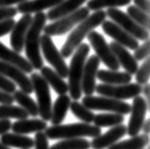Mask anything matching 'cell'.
I'll use <instances>...</instances> for the list:
<instances>
[{
    "label": "cell",
    "mask_w": 150,
    "mask_h": 149,
    "mask_svg": "<svg viewBox=\"0 0 150 149\" xmlns=\"http://www.w3.org/2000/svg\"><path fill=\"white\" fill-rule=\"evenodd\" d=\"M106 13L102 10L95 11L92 14H89L85 19L79 22L72 30L68 35L66 41L62 46L60 54L63 57L71 56L76 49L81 44L83 39L87 37L89 32L94 31L97 27L100 26L104 20H106Z\"/></svg>",
    "instance_id": "1"
},
{
    "label": "cell",
    "mask_w": 150,
    "mask_h": 149,
    "mask_svg": "<svg viewBox=\"0 0 150 149\" xmlns=\"http://www.w3.org/2000/svg\"><path fill=\"white\" fill-rule=\"evenodd\" d=\"M47 17L44 13H38L33 17L30 27L25 37L24 48L27 60L31 63L34 69L40 70L43 67L44 61L40 51V36L41 32L46 25Z\"/></svg>",
    "instance_id": "2"
},
{
    "label": "cell",
    "mask_w": 150,
    "mask_h": 149,
    "mask_svg": "<svg viewBox=\"0 0 150 149\" xmlns=\"http://www.w3.org/2000/svg\"><path fill=\"white\" fill-rule=\"evenodd\" d=\"M90 52V46L81 43L73 54V57L68 67V87L70 97L75 100H79L82 96L81 78L85 61Z\"/></svg>",
    "instance_id": "3"
},
{
    "label": "cell",
    "mask_w": 150,
    "mask_h": 149,
    "mask_svg": "<svg viewBox=\"0 0 150 149\" xmlns=\"http://www.w3.org/2000/svg\"><path fill=\"white\" fill-rule=\"evenodd\" d=\"M44 133L50 140H65L83 137L96 138L101 134V129L91 123L78 122L49 126L45 129Z\"/></svg>",
    "instance_id": "4"
},
{
    "label": "cell",
    "mask_w": 150,
    "mask_h": 149,
    "mask_svg": "<svg viewBox=\"0 0 150 149\" xmlns=\"http://www.w3.org/2000/svg\"><path fill=\"white\" fill-rule=\"evenodd\" d=\"M30 79L33 85V91L35 93L36 99H38L36 104L38 108V115L44 121H48L51 119L53 106L50 86L41 77V75L38 73H32Z\"/></svg>",
    "instance_id": "5"
},
{
    "label": "cell",
    "mask_w": 150,
    "mask_h": 149,
    "mask_svg": "<svg viewBox=\"0 0 150 149\" xmlns=\"http://www.w3.org/2000/svg\"><path fill=\"white\" fill-rule=\"evenodd\" d=\"M89 14L90 11L87 7H80L76 12L52 21V23L48 25H45L44 29H43L45 32L44 35L52 37V36H58L66 34V32H70L73 28H75L79 22H81L83 19H85Z\"/></svg>",
    "instance_id": "6"
},
{
    "label": "cell",
    "mask_w": 150,
    "mask_h": 149,
    "mask_svg": "<svg viewBox=\"0 0 150 149\" xmlns=\"http://www.w3.org/2000/svg\"><path fill=\"white\" fill-rule=\"evenodd\" d=\"M82 104L92 111H107L123 116L129 114L131 109V105L125 101L102 96H85L82 99Z\"/></svg>",
    "instance_id": "7"
},
{
    "label": "cell",
    "mask_w": 150,
    "mask_h": 149,
    "mask_svg": "<svg viewBox=\"0 0 150 149\" xmlns=\"http://www.w3.org/2000/svg\"><path fill=\"white\" fill-rule=\"evenodd\" d=\"M40 51L42 52L47 62L52 65L54 70L62 78L68 77V66L51 36L47 35L40 36Z\"/></svg>",
    "instance_id": "8"
},
{
    "label": "cell",
    "mask_w": 150,
    "mask_h": 149,
    "mask_svg": "<svg viewBox=\"0 0 150 149\" xmlns=\"http://www.w3.org/2000/svg\"><path fill=\"white\" fill-rule=\"evenodd\" d=\"M87 38L92 48L96 52V56L98 57V59L105 66H107L109 70L118 71L120 66L103 35L97 31H92L87 35Z\"/></svg>",
    "instance_id": "9"
},
{
    "label": "cell",
    "mask_w": 150,
    "mask_h": 149,
    "mask_svg": "<svg viewBox=\"0 0 150 149\" xmlns=\"http://www.w3.org/2000/svg\"><path fill=\"white\" fill-rule=\"evenodd\" d=\"M106 16H109L113 20V22L123 29L130 35H132L137 40H148L149 32L144 30V28L135 22L126 13L119 10L118 8H110L106 11Z\"/></svg>",
    "instance_id": "10"
},
{
    "label": "cell",
    "mask_w": 150,
    "mask_h": 149,
    "mask_svg": "<svg viewBox=\"0 0 150 149\" xmlns=\"http://www.w3.org/2000/svg\"><path fill=\"white\" fill-rule=\"evenodd\" d=\"M142 86L138 83H126L119 85H109L101 83L96 86L95 92L102 97L122 100L134 99L135 97L140 96L142 94Z\"/></svg>",
    "instance_id": "11"
},
{
    "label": "cell",
    "mask_w": 150,
    "mask_h": 149,
    "mask_svg": "<svg viewBox=\"0 0 150 149\" xmlns=\"http://www.w3.org/2000/svg\"><path fill=\"white\" fill-rule=\"evenodd\" d=\"M148 108L144 97L137 96L133 99V102L130 109V118L126 126V134L130 137L139 135L142 127L145 121V115Z\"/></svg>",
    "instance_id": "12"
},
{
    "label": "cell",
    "mask_w": 150,
    "mask_h": 149,
    "mask_svg": "<svg viewBox=\"0 0 150 149\" xmlns=\"http://www.w3.org/2000/svg\"><path fill=\"white\" fill-rule=\"evenodd\" d=\"M102 31L108 36L114 39V42L129 50H136L139 47V41L130 35L127 32L120 28L113 21L104 20L101 24Z\"/></svg>",
    "instance_id": "13"
},
{
    "label": "cell",
    "mask_w": 150,
    "mask_h": 149,
    "mask_svg": "<svg viewBox=\"0 0 150 149\" xmlns=\"http://www.w3.org/2000/svg\"><path fill=\"white\" fill-rule=\"evenodd\" d=\"M100 64V60L96 54L91 56L85 61L81 78V91L85 96H92L96 90V78Z\"/></svg>",
    "instance_id": "14"
},
{
    "label": "cell",
    "mask_w": 150,
    "mask_h": 149,
    "mask_svg": "<svg viewBox=\"0 0 150 149\" xmlns=\"http://www.w3.org/2000/svg\"><path fill=\"white\" fill-rule=\"evenodd\" d=\"M0 74L11 79L16 85L19 86L20 90L24 93L31 95L34 92L30 78H28L26 74L19 68L0 60Z\"/></svg>",
    "instance_id": "15"
},
{
    "label": "cell",
    "mask_w": 150,
    "mask_h": 149,
    "mask_svg": "<svg viewBox=\"0 0 150 149\" xmlns=\"http://www.w3.org/2000/svg\"><path fill=\"white\" fill-rule=\"evenodd\" d=\"M33 20L31 14H23L17 22L14 23L11 31L10 43L13 51L16 53H21L24 49V42L26 37L27 31L30 27Z\"/></svg>",
    "instance_id": "16"
},
{
    "label": "cell",
    "mask_w": 150,
    "mask_h": 149,
    "mask_svg": "<svg viewBox=\"0 0 150 149\" xmlns=\"http://www.w3.org/2000/svg\"><path fill=\"white\" fill-rule=\"evenodd\" d=\"M126 135V125L119 124L113 126L104 134H100L96 138H93L91 141V147L93 149H105L119 141L122 137Z\"/></svg>",
    "instance_id": "17"
},
{
    "label": "cell",
    "mask_w": 150,
    "mask_h": 149,
    "mask_svg": "<svg viewBox=\"0 0 150 149\" xmlns=\"http://www.w3.org/2000/svg\"><path fill=\"white\" fill-rule=\"evenodd\" d=\"M0 60L19 68L25 74H32L33 70H34V68L27 60V59L23 57L16 51L9 49L1 41H0Z\"/></svg>",
    "instance_id": "18"
},
{
    "label": "cell",
    "mask_w": 150,
    "mask_h": 149,
    "mask_svg": "<svg viewBox=\"0 0 150 149\" xmlns=\"http://www.w3.org/2000/svg\"><path fill=\"white\" fill-rule=\"evenodd\" d=\"M109 46H110L112 52L114 53L120 66H122L128 74L130 75L136 74L139 68V64L138 61L134 59L133 54H131L129 53V51L126 48H124L123 46L120 45L114 41L111 42Z\"/></svg>",
    "instance_id": "19"
},
{
    "label": "cell",
    "mask_w": 150,
    "mask_h": 149,
    "mask_svg": "<svg viewBox=\"0 0 150 149\" xmlns=\"http://www.w3.org/2000/svg\"><path fill=\"white\" fill-rule=\"evenodd\" d=\"M48 127L47 121L39 119H17V121L12 123V129L13 133L26 135L30 133H38L44 131Z\"/></svg>",
    "instance_id": "20"
},
{
    "label": "cell",
    "mask_w": 150,
    "mask_h": 149,
    "mask_svg": "<svg viewBox=\"0 0 150 149\" xmlns=\"http://www.w3.org/2000/svg\"><path fill=\"white\" fill-rule=\"evenodd\" d=\"M86 1L87 0H63L46 13L47 19L54 21L62 16L74 13L76 10H79Z\"/></svg>",
    "instance_id": "21"
},
{
    "label": "cell",
    "mask_w": 150,
    "mask_h": 149,
    "mask_svg": "<svg viewBox=\"0 0 150 149\" xmlns=\"http://www.w3.org/2000/svg\"><path fill=\"white\" fill-rule=\"evenodd\" d=\"M63 0H27L19 3L16 7L18 13L22 14H31L41 13L47 9H52Z\"/></svg>",
    "instance_id": "22"
},
{
    "label": "cell",
    "mask_w": 150,
    "mask_h": 149,
    "mask_svg": "<svg viewBox=\"0 0 150 149\" xmlns=\"http://www.w3.org/2000/svg\"><path fill=\"white\" fill-rule=\"evenodd\" d=\"M40 75L48 83V85L54 89V91L58 95H66L69 92L68 83L63 81L59 75L48 66H43L40 69Z\"/></svg>",
    "instance_id": "23"
},
{
    "label": "cell",
    "mask_w": 150,
    "mask_h": 149,
    "mask_svg": "<svg viewBox=\"0 0 150 149\" xmlns=\"http://www.w3.org/2000/svg\"><path fill=\"white\" fill-rule=\"evenodd\" d=\"M97 78L104 84L119 85L130 83L132 81V75L126 72H119L113 70H98Z\"/></svg>",
    "instance_id": "24"
},
{
    "label": "cell",
    "mask_w": 150,
    "mask_h": 149,
    "mask_svg": "<svg viewBox=\"0 0 150 149\" xmlns=\"http://www.w3.org/2000/svg\"><path fill=\"white\" fill-rule=\"evenodd\" d=\"M71 97L67 95H60L54 101L52 106V114H51V122L52 125L61 124L64 121L68 109L70 107Z\"/></svg>",
    "instance_id": "25"
},
{
    "label": "cell",
    "mask_w": 150,
    "mask_h": 149,
    "mask_svg": "<svg viewBox=\"0 0 150 149\" xmlns=\"http://www.w3.org/2000/svg\"><path fill=\"white\" fill-rule=\"evenodd\" d=\"M0 143L8 147L18 149H31L34 147V140L26 135L16 133H5L0 137Z\"/></svg>",
    "instance_id": "26"
},
{
    "label": "cell",
    "mask_w": 150,
    "mask_h": 149,
    "mask_svg": "<svg viewBox=\"0 0 150 149\" xmlns=\"http://www.w3.org/2000/svg\"><path fill=\"white\" fill-rule=\"evenodd\" d=\"M149 144V135L139 134L130 139L122 141H117L108 149H144Z\"/></svg>",
    "instance_id": "27"
},
{
    "label": "cell",
    "mask_w": 150,
    "mask_h": 149,
    "mask_svg": "<svg viewBox=\"0 0 150 149\" xmlns=\"http://www.w3.org/2000/svg\"><path fill=\"white\" fill-rule=\"evenodd\" d=\"M14 101H16L19 105V107L24 109L27 112L29 116L32 117H38V108L36 102L32 99L29 94L24 93L21 90H16V92L13 94Z\"/></svg>",
    "instance_id": "28"
},
{
    "label": "cell",
    "mask_w": 150,
    "mask_h": 149,
    "mask_svg": "<svg viewBox=\"0 0 150 149\" xmlns=\"http://www.w3.org/2000/svg\"><path fill=\"white\" fill-rule=\"evenodd\" d=\"M124 121V116L117 113H104L95 115L94 124L98 127H111L122 124Z\"/></svg>",
    "instance_id": "29"
},
{
    "label": "cell",
    "mask_w": 150,
    "mask_h": 149,
    "mask_svg": "<svg viewBox=\"0 0 150 149\" xmlns=\"http://www.w3.org/2000/svg\"><path fill=\"white\" fill-rule=\"evenodd\" d=\"M28 117L27 112L19 106L13 104H0V119H23Z\"/></svg>",
    "instance_id": "30"
},
{
    "label": "cell",
    "mask_w": 150,
    "mask_h": 149,
    "mask_svg": "<svg viewBox=\"0 0 150 149\" xmlns=\"http://www.w3.org/2000/svg\"><path fill=\"white\" fill-rule=\"evenodd\" d=\"M132 0H89L87 2V8L90 11H98L104 8H119L129 5Z\"/></svg>",
    "instance_id": "31"
},
{
    "label": "cell",
    "mask_w": 150,
    "mask_h": 149,
    "mask_svg": "<svg viewBox=\"0 0 150 149\" xmlns=\"http://www.w3.org/2000/svg\"><path fill=\"white\" fill-rule=\"evenodd\" d=\"M70 110L72 112V114L75 116L76 118H78L80 119L82 122L85 123H91L93 122L95 114L92 110H90L86 106H84L82 103L79 102L78 100L71 101L70 103Z\"/></svg>",
    "instance_id": "32"
},
{
    "label": "cell",
    "mask_w": 150,
    "mask_h": 149,
    "mask_svg": "<svg viewBox=\"0 0 150 149\" xmlns=\"http://www.w3.org/2000/svg\"><path fill=\"white\" fill-rule=\"evenodd\" d=\"M91 147L90 141L83 138L76 139H65L54 143L49 149H89Z\"/></svg>",
    "instance_id": "33"
},
{
    "label": "cell",
    "mask_w": 150,
    "mask_h": 149,
    "mask_svg": "<svg viewBox=\"0 0 150 149\" xmlns=\"http://www.w3.org/2000/svg\"><path fill=\"white\" fill-rule=\"evenodd\" d=\"M127 14L136 22L139 26L144 28V30L149 32L150 29V17L149 14L145 13L140 9H138L136 6L129 5L127 7Z\"/></svg>",
    "instance_id": "34"
},
{
    "label": "cell",
    "mask_w": 150,
    "mask_h": 149,
    "mask_svg": "<svg viewBox=\"0 0 150 149\" xmlns=\"http://www.w3.org/2000/svg\"><path fill=\"white\" fill-rule=\"evenodd\" d=\"M150 78V59H145L144 63L138 68L136 72V83L140 85H144L148 83Z\"/></svg>",
    "instance_id": "35"
},
{
    "label": "cell",
    "mask_w": 150,
    "mask_h": 149,
    "mask_svg": "<svg viewBox=\"0 0 150 149\" xmlns=\"http://www.w3.org/2000/svg\"><path fill=\"white\" fill-rule=\"evenodd\" d=\"M134 59L137 61H141V60H144L145 59L149 57V53H150V42L149 39L148 40L144 41L142 45H139V47L134 50Z\"/></svg>",
    "instance_id": "36"
},
{
    "label": "cell",
    "mask_w": 150,
    "mask_h": 149,
    "mask_svg": "<svg viewBox=\"0 0 150 149\" xmlns=\"http://www.w3.org/2000/svg\"><path fill=\"white\" fill-rule=\"evenodd\" d=\"M34 146L35 149H49V141H48V138L46 137L45 133L41 131V132H38L35 135V140H34Z\"/></svg>",
    "instance_id": "37"
},
{
    "label": "cell",
    "mask_w": 150,
    "mask_h": 149,
    "mask_svg": "<svg viewBox=\"0 0 150 149\" xmlns=\"http://www.w3.org/2000/svg\"><path fill=\"white\" fill-rule=\"evenodd\" d=\"M0 90L13 95L16 90V85L11 79L0 74Z\"/></svg>",
    "instance_id": "38"
},
{
    "label": "cell",
    "mask_w": 150,
    "mask_h": 149,
    "mask_svg": "<svg viewBox=\"0 0 150 149\" xmlns=\"http://www.w3.org/2000/svg\"><path fill=\"white\" fill-rule=\"evenodd\" d=\"M18 13L16 7H0V22L13 18Z\"/></svg>",
    "instance_id": "39"
},
{
    "label": "cell",
    "mask_w": 150,
    "mask_h": 149,
    "mask_svg": "<svg viewBox=\"0 0 150 149\" xmlns=\"http://www.w3.org/2000/svg\"><path fill=\"white\" fill-rule=\"evenodd\" d=\"M14 23H16V21H14L13 18H10V19L1 21L0 22V37H2V36L11 32Z\"/></svg>",
    "instance_id": "40"
},
{
    "label": "cell",
    "mask_w": 150,
    "mask_h": 149,
    "mask_svg": "<svg viewBox=\"0 0 150 149\" xmlns=\"http://www.w3.org/2000/svg\"><path fill=\"white\" fill-rule=\"evenodd\" d=\"M134 6H136L138 9H140L145 13L149 14L150 13V0H133Z\"/></svg>",
    "instance_id": "41"
},
{
    "label": "cell",
    "mask_w": 150,
    "mask_h": 149,
    "mask_svg": "<svg viewBox=\"0 0 150 149\" xmlns=\"http://www.w3.org/2000/svg\"><path fill=\"white\" fill-rule=\"evenodd\" d=\"M14 102L12 94H8L0 90V104H13Z\"/></svg>",
    "instance_id": "42"
},
{
    "label": "cell",
    "mask_w": 150,
    "mask_h": 149,
    "mask_svg": "<svg viewBox=\"0 0 150 149\" xmlns=\"http://www.w3.org/2000/svg\"><path fill=\"white\" fill-rule=\"evenodd\" d=\"M12 128V122L10 119H0V136L3 135Z\"/></svg>",
    "instance_id": "43"
},
{
    "label": "cell",
    "mask_w": 150,
    "mask_h": 149,
    "mask_svg": "<svg viewBox=\"0 0 150 149\" xmlns=\"http://www.w3.org/2000/svg\"><path fill=\"white\" fill-rule=\"evenodd\" d=\"M142 93H144V97L146 101V105H147L148 111L150 109V85L149 83H146L144 85V87L142 88Z\"/></svg>",
    "instance_id": "44"
},
{
    "label": "cell",
    "mask_w": 150,
    "mask_h": 149,
    "mask_svg": "<svg viewBox=\"0 0 150 149\" xmlns=\"http://www.w3.org/2000/svg\"><path fill=\"white\" fill-rule=\"evenodd\" d=\"M27 0H0V7H11L14 4H19Z\"/></svg>",
    "instance_id": "45"
},
{
    "label": "cell",
    "mask_w": 150,
    "mask_h": 149,
    "mask_svg": "<svg viewBox=\"0 0 150 149\" xmlns=\"http://www.w3.org/2000/svg\"><path fill=\"white\" fill-rule=\"evenodd\" d=\"M142 129V131H144V134H145V135H149V133H150V119H146L144 121Z\"/></svg>",
    "instance_id": "46"
},
{
    "label": "cell",
    "mask_w": 150,
    "mask_h": 149,
    "mask_svg": "<svg viewBox=\"0 0 150 149\" xmlns=\"http://www.w3.org/2000/svg\"><path fill=\"white\" fill-rule=\"evenodd\" d=\"M0 149H10V147L6 146V145H4L2 143H0Z\"/></svg>",
    "instance_id": "47"
}]
</instances>
